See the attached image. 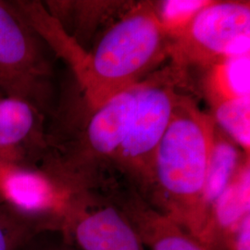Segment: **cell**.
Listing matches in <instances>:
<instances>
[{
	"label": "cell",
	"instance_id": "4",
	"mask_svg": "<svg viewBox=\"0 0 250 250\" xmlns=\"http://www.w3.org/2000/svg\"><path fill=\"white\" fill-rule=\"evenodd\" d=\"M177 103L168 84L151 80L136 85L128 133L115 159L136 178L147 184H151L155 151Z\"/></svg>",
	"mask_w": 250,
	"mask_h": 250
},
{
	"label": "cell",
	"instance_id": "17",
	"mask_svg": "<svg viewBox=\"0 0 250 250\" xmlns=\"http://www.w3.org/2000/svg\"><path fill=\"white\" fill-rule=\"evenodd\" d=\"M229 250H250V213L242 220Z\"/></svg>",
	"mask_w": 250,
	"mask_h": 250
},
{
	"label": "cell",
	"instance_id": "1",
	"mask_svg": "<svg viewBox=\"0 0 250 250\" xmlns=\"http://www.w3.org/2000/svg\"><path fill=\"white\" fill-rule=\"evenodd\" d=\"M213 122L195 107L177 103L170 125L155 151L151 184L164 210L200 241L208 224L204 201Z\"/></svg>",
	"mask_w": 250,
	"mask_h": 250
},
{
	"label": "cell",
	"instance_id": "18",
	"mask_svg": "<svg viewBox=\"0 0 250 250\" xmlns=\"http://www.w3.org/2000/svg\"><path fill=\"white\" fill-rule=\"evenodd\" d=\"M40 250H81L76 248L74 245H72V243L66 241L65 239H63L62 243L59 244H54V245H49L42 248Z\"/></svg>",
	"mask_w": 250,
	"mask_h": 250
},
{
	"label": "cell",
	"instance_id": "5",
	"mask_svg": "<svg viewBox=\"0 0 250 250\" xmlns=\"http://www.w3.org/2000/svg\"><path fill=\"white\" fill-rule=\"evenodd\" d=\"M64 181L26 165L0 162V198L23 214L61 230L79 197Z\"/></svg>",
	"mask_w": 250,
	"mask_h": 250
},
{
	"label": "cell",
	"instance_id": "13",
	"mask_svg": "<svg viewBox=\"0 0 250 250\" xmlns=\"http://www.w3.org/2000/svg\"><path fill=\"white\" fill-rule=\"evenodd\" d=\"M240 165V156L236 147L224 138L214 135L204 188V201L208 211Z\"/></svg>",
	"mask_w": 250,
	"mask_h": 250
},
{
	"label": "cell",
	"instance_id": "15",
	"mask_svg": "<svg viewBox=\"0 0 250 250\" xmlns=\"http://www.w3.org/2000/svg\"><path fill=\"white\" fill-rule=\"evenodd\" d=\"M250 98L229 99L219 102L215 107L216 122L243 147L250 151Z\"/></svg>",
	"mask_w": 250,
	"mask_h": 250
},
{
	"label": "cell",
	"instance_id": "7",
	"mask_svg": "<svg viewBox=\"0 0 250 250\" xmlns=\"http://www.w3.org/2000/svg\"><path fill=\"white\" fill-rule=\"evenodd\" d=\"M61 231L81 250H146L119 207L88 205L83 197L64 218Z\"/></svg>",
	"mask_w": 250,
	"mask_h": 250
},
{
	"label": "cell",
	"instance_id": "2",
	"mask_svg": "<svg viewBox=\"0 0 250 250\" xmlns=\"http://www.w3.org/2000/svg\"><path fill=\"white\" fill-rule=\"evenodd\" d=\"M167 36L150 5L131 10L109 28L93 53L73 63L90 107L95 110L141 83L167 50Z\"/></svg>",
	"mask_w": 250,
	"mask_h": 250
},
{
	"label": "cell",
	"instance_id": "12",
	"mask_svg": "<svg viewBox=\"0 0 250 250\" xmlns=\"http://www.w3.org/2000/svg\"><path fill=\"white\" fill-rule=\"evenodd\" d=\"M209 85L217 103L250 98V54L227 58L215 63Z\"/></svg>",
	"mask_w": 250,
	"mask_h": 250
},
{
	"label": "cell",
	"instance_id": "14",
	"mask_svg": "<svg viewBox=\"0 0 250 250\" xmlns=\"http://www.w3.org/2000/svg\"><path fill=\"white\" fill-rule=\"evenodd\" d=\"M53 230L44 222L23 214L0 198V250H24L36 235Z\"/></svg>",
	"mask_w": 250,
	"mask_h": 250
},
{
	"label": "cell",
	"instance_id": "8",
	"mask_svg": "<svg viewBox=\"0 0 250 250\" xmlns=\"http://www.w3.org/2000/svg\"><path fill=\"white\" fill-rule=\"evenodd\" d=\"M250 161L241 163L210 208L201 242L210 250H229L242 220L250 214Z\"/></svg>",
	"mask_w": 250,
	"mask_h": 250
},
{
	"label": "cell",
	"instance_id": "10",
	"mask_svg": "<svg viewBox=\"0 0 250 250\" xmlns=\"http://www.w3.org/2000/svg\"><path fill=\"white\" fill-rule=\"evenodd\" d=\"M149 250H210L178 223L141 201L120 207Z\"/></svg>",
	"mask_w": 250,
	"mask_h": 250
},
{
	"label": "cell",
	"instance_id": "6",
	"mask_svg": "<svg viewBox=\"0 0 250 250\" xmlns=\"http://www.w3.org/2000/svg\"><path fill=\"white\" fill-rule=\"evenodd\" d=\"M45 73L33 28L15 7L0 2V88L34 103Z\"/></svg>",
	"mask_w": 250,
	"mask_h": 250
},
{
	"label": "cell",
	"instance_id": "3",
	"mask_svg": "<svg viewBox=\"0 0 250 250\" xmlns=\"http://www.w3.org/2000/svg\"><path fill=\"white\" fill-rule=\"evenodd\" d=\"M176 40L170 50L182 63L218 62L250 54V5L210 1Z\"/></svg>",
	"mask_w": 250,
	"mask_h": 250
},
{
	"label": "cell",
	"instance_id": "11",
	"mask_svg": "<svg viewBox=\"0 0 250 250\" xmlns=\"http://www.w3.org/2000/svg\"><path fill=\"white\" fill-rule=\"evenodd\" d=\"M136 85L113 96L95 109L86 135L90 149L97 155L116 158L128 133Z\"/></svg>",
	"mask_w": 250,
	"mask_h": 250
},
{
	"label": "cell",
	"instance_id": "16",
	"mask_svg": "<svg viewBox=\"0 0 250 250\" xmlns=\"http://www.w3.org/2000/svg\"><path fill=\"white\" fill-rule=\"evenodd\" d=\"M205 0H169L157 11L166 35L177 38L187 29L197 13L208 5Z\"/></svg>",
	"mask_w": 250,
	"mask_h": 250
},
{
	"label": "cell",
	"instance_id": "9",
	"mask_svg": "<svg viewBox=\"0 0 250 250\" xmlns=\"http://www.w3.org/2000/svg\"><path fill=\"white\" fill-rule=\"evenodd\" d=\"M37 128L34 103L17 96H0V162L24 165Z\"/></svg>",
	"mask_w": 250,
	"mask_h": 250
}]
</instances>
